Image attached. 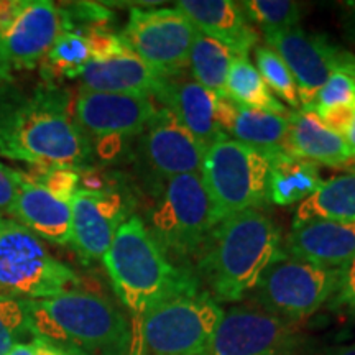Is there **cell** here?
I'll list each match as a JSON object with an SVG mask.
<instances>
[{
  "mask_svg": "<svg viewBox=\"0 0 355 355\" xmlns=\"http://www.w3.org/2000/svg\"><path fill=\"white\" fill-rule=\"evenodd\" d=\"M0 155L30 166H92L94 146L78 127L64 89L0 86Z\"/></svg>",
  "mask_w": 355,
  "mask_h": 355,
  "instance_id": "cell-1",
  "label": "cell"
},
{
  "mask_svg": "<svg viewBox=\"0 0 355 355\" xmlns=\"http://www.w3.org/2000/svg\"><path fill=\"white\" fill-rule=\"evenodd\" d=\"M283 257L282 230L261 209L222 219L196 257V278L217 303L252 295L263 273Z\"/></svg>",
  "mask_w": 355,
  "mask_h": 355,
  "instance_id": "cell-2",
  "label": "cell"
},
{
  "mask_svg": "<svg viewBox=\"0 0 355 355\" xmlns=\"http://www.w3.org/2000/svg\"><path fill=\"white\" fill-rule=\"evenodd\" d=\"M102 261L115 295L139 322L153 306L201 288L194 272L168 259L137 214L119 227Z\"/></svg>",
  "mask_w": 355,
  "mask_h": 355,
  "instance_id": "cell-3",
  "label": "cell"
},
{
  "mask_svg": "<svg viewBox=\"0 0 355 355\" xmlns=\"http://www.w3.org/2000/svg\"><path fill=\"white\" fill-rule=\"evenodd\" d=\"M26 301L33 337L74 355H135L130 322L107 298L74 290L55 298Z\"/></svg>",
  "mask_w": 355,
  "mask_h": 355,
  "instance_id": "cell-4",
  "label": "cell"
},
{
  "mask_svg": "<svg viewBox=\"0 0 355 355\" xmlns=\"http://www.w3.org/2000/svg\"><path fill=\"white\" fill-rule=\"evenodd\" d=\"M220 220L201 175H183L159 189L146 227L173 263L188 268Z\"/></svg>",
  "mask_w": 355,
  "mask_h": 355,
  "instance_id": "cell-5",
  "label": "cell"
},
{
  "mask_svg": "<svg viewBox=\"0 0 355 355\" xmlns=\"http://www.w3.org/2000/svg\"><path fill=\"white\" fill-rule=\"evenodd\" d=\"M224 309L207 291L175 296L141 316L139 339L146 355H206Z\"/></svg>",
  "mask_w": 355,
  "mask_h": 355,
  "instance_id": "cell-6",
  "label": "cell"
},
{
  "mask_svg": "<svg viewBox=\"0 0 355 355\" xmlns=\"http://www.w3.org/2000/svg\"><path fill=\"white\" fill-rule=\"evenodd\" d=\"M74 270L51 257L37 235L0 216V295L46 300L78 290Z\"/></svg>",
  "mask_w": 355,
  "mask_h": 355,
  "instance_id": "cell-7",
  "label": "cell"
},
{
  "mask_svg": "<svg viewBox=\"0 0 355 355\" xmlns=\"http://www.w3.org/2000/svg\"><path fill=\"white\" fill-rule=\"evenodd\" d=\"M201 180L220 219L270 202V158L234 139L204 152Z\"/></svg>",
  "mask_w": 355,
  "mask_h": 355,
  "instance_id": "cell-8",
  "label": "cell"
},
{
  "mask_svg": "<svg viewBox=\"0 0 355 355\" xmlns=\"http://www.w3.org/2000/svg\"><path fill=\"white\" fill-rule=\"evenodd\" d=\"M340 268L283 257L260 278L254 304L283 321L298 324L331 301L339 286Z\"/></svg>",
  "mask_w": 355,
  "mask_h": 355,
  "instance_id": "cell-9",
  "label": "cell"
},
{
  "mask_svg": "<svg viewBox=\"0 0 355 355\" xmlns=\"http://www.w3.org/2000/svg\"><path fill=\"white\" fill-rule=\"evenodd\" d=\"M198 30L178 7L130 10L121 37L146 64L168 79L183 78Z\"/></svg>",
  "mask_w": 355,
  "mask_h": 355,
  "instance_id": "cell-10",
  "label": "cell"
},
{
  "mask_svg": "<svg viewBox=\"0 0 355 355\" xmlns=\"http://www.w3.org/2000/svg\"><path fill=\"white\" fill-rule=\"evenodd\" d=\"M206 150L170 110L162 107L137 137L135 165L155 196L173 178L201 175Z\"/></svg>",
  "mask_w": 355,
  "mask_h": 355,
  "instance_id": "cell-11",
  "label": "cell"
},
{
  "mask_svg": "<svg viewBox=\"0 0 355 355\" xmlns=\"http://www.w3.org/2000/svg\"><path fill=\"white\" fill-rule=\"evenodd\" d=\"M306 345L296 324L247 303L224 313L206 355H298Z\"/></svg>",
  "mask_w": 355,
  "mask_h": 355,
  "instance_id": "cell-12",
  "label": "cell"
},
{
  "mask_svg": "<svg viewBox=\"0 0 355 355\" xmlns=\"http://www.w3.org/2000/svg\"><path fill=\"white\" fill-rule=\"evenodd\" d=\"M73 117L92 146L137 139L158 114L152 97L112 94L79 87L73 104Z\"/></svg>",
  "mask_w": 355,
  "mask_h": 355,
  "instance_id": "cell-13",
  "label": "cell"
},
{
  "mask_svg": "<svg viewBox=\"0 0 355 355\" xmlns=\"http://www.w3.org/2000/svg\"><path fill=\"white\" fill-rule=\"evenodd\" d=\"M71 243L84 263L104 259L115 234L133 216L128 191L107 184L105 188H79L71 199Z\"/></svg>",
  "mask_w": 355,
  "mask_h": 355,
  "instance_id": "cell-14",
  "label": "cell"
},
{
  "mask_svg": "<svg viewBox=\"0 0 355 355\" xmlns=\"http://www.w3.org/2000/svg\"><path fill=\"white\" fill-rule=\"evenodd\" d=\"M265 42L290 68L303 110L313 107L319 89L324 86L332 71L352 56V53L332 42L327 35L308 33L301 26L266 35Z\"/></svg>",
  "mask_w": 355,
  "mask_h": 355,
  "instance_id": "cell-15",
  "label": "cell"
},
{
  "mask_svg": "<svg viewBox=\"0 0 355 355\" xmlns=\"http://www.w3.org/2000/svg\"><path fill=\"white\" fill-rule=\"evenodd\" d=\"M157 101L196 139L204 150L230 139L235 104L191 79H168Z\"/></svg>",
  "mask_w": 355,
  "mask_h": 355,
  "instance_id": "cell-16",
  "label": "cell"
},
{
  "mask_svg": "<svg viewBox=\"0 0 355 355\" xmlns=\"http://www.w3.org/2000/svg\"><path fill=\"white\" fill-rule=\"evenodd\" d=\"M64 32L61 7L50 0H26L24 12L0 38L12 69H33Z\"/></svg>",
  "mask_w": 355,
  "mask_h": 355,
  "instance_id": "cell-17",
  "label": "cell"
},
{
  "mask_svg": "<svg viewBox=\"0 0 355 355\" xmlns=\"http://www.w3.org/2000/svg\"><path fill=\"white\" fill-rule=\"evenodd\" d=\"M283 254L309 263L343 268L355 257V220H313L291 229Z\"/></svg>",
  "mask_w": 355,
  "mask_h": 355,
  "instance_id": "cell-18",
  "label": "cell"
},
{
  "mask_svg": "<svg viewBox=\"0 0 355 355\" xmlns=\"http://www.w3.org/2000/svg\"><path fill=\"white\" fill-rule=\"evenodd\" d=\"M83 89L157 99L168 78L140 60L132 50L107 60H91L79 74Z\"/></svg>",
  "mask_w": 355,
  "mask_h": 355,
  "instance_id": "cell-19",
  "label": "cell"
},
{
  "mask_svg": "<svg viewBox=\"0 0 355 355\" xmlns=\"http://www.w3.org/2000/svg\"><path fill=\"white\" fill-rule=\"evenodd\" d=\"M176 7L193 21L198 32L229 48L235 56H248L259 46V33L232 0H181Z\"/></svg>",
  "mask_w": 355,
  "mask_h": 355,
  "instance_id": "cell-20",
  "label": "cell"
},
{
  "mask_svg": "<svg viewBox=\"0 0 355 355\" xmlns=\"http://www.w3.org/2000/svg\"><path fill=\"white\" fill-rule=\"evenodd\" d=\"M8 216L38 239L56 245L71 243V204L56 199L42 186L24 180Z\"/></svg>",
  "mask_w": 355,
  "mask_h": 355,
  "instance_id": "cell-21",
  "label": "cell"
},
{
  "mask_svg": "<svg viewBox=\"0 0 355 355\" xmlns=\"http://www.w3.org/2000/svg\"><path fill=\"white\" fill-rule=\"evenodd\" d=\"M286 153L313 165L340 168L352 165L354 158L344 137L327 127L311 110H290Z\"/></svg>",
  "mask_w": 355,
  "mask_h": 355,
  "instance_id": "cell-22",
  "label": "cell"
},
{
  "mask_svg": "<svg viewBox=\"0 0 355 355\" xmlns=\"http://www.w3.org/2000/svg\"><path fill=\"white\" fill-rule=\"evenodd\" d=\"M313 220H355V173L332 176L296 206L291 229Z\"/></svg>",
  "mask_w": 355,
  "mask_h": 355,
  "instance_id": "cell-23",
  "label": "cell"
},
{
  "mask_svg": "<svg viewBox=\"0 0 355 355\" xmlns=\"http://www.w3.org/2000/svg\"><path fill=\"white\" fill-rule=\"evenodd\" d=\"M322 184L318 166L288 153L270 157L268 201L277 206L300 204Z\"/></svg>",
  "mask_w": 355,
  "mask_h": 355,
  "instance_id": "cell-24",
  "label": "cell"
},
{
  "mask_svg": "<svg viewBox=\"0 0 355 355\" xmlns=\"http://www.w3.org/2000/svg\"><path fill=\"white\" fill-rule=\"evenodd\" d=\"M288 115L235 105L230 139L252 146L268 158L278 153H286V137L290 128Z\"/></svg>",
  "mask_w": 355,
  "mask_h": 355,
  "instance_id": "cell-25",
  "label": "cell"
},
{
  "mask_svg": "<svg viewBox=\"0 0 355 355\" xmlns=\"http://www.w3.org/2000/svg\"><path fill=\"white\" fill-rule=\"evenodd\" d=\"M225 96L232 104L242 105V107L259 109L278 115L290 114L286 105L270 91L257 66L252 64L248 56L234 58L227 81H225Z\"/></svg>",
  "mask_w": 355,
  "mask_h": 355,
  "instance_id": "cell-26",
  "label": "cell"
},
{
  "mask_svg": "<svg viewBox=\"0 0 355 355\" xmlns=\"http://www.w3.org/2000/svg\"><path fill=\"white\" fill-rule=\"evenodd\" d=\"M235 55L224 44L201 32L196 33L189 51L188 71L193 81L202 87L225 97V81Z\"/></svg>",
  "mask_w": 355,
  "mask_h": 355,
  "instance_id": "cell-27",
  "label": "cell"
},
{
  "mask_svg": "<svg viewBox=\"0 0 355 355\" xmlns=\"http://www.w3.org/2000/svg\"><path fill=\"white\" fill-rule=\"evenodd\" d=\"M91 61L87 40L76 32H64L43 58L42 74L50 84L60 78H79Z\"/></svg>",
  "mask_w": 355,
  "mask_h": 355,
  "instance_id": "cell-28",
  "label": "cell"
},
{
  "mask_svg": "<svg viewBox=\"0 0 355 355\" xmlns=\"http://www.w3.org/2000/svg\"><path fill=\"white\" fill-rule=\"evenodd\" d=\"M318 117L343 110H355V55L331 73L319 89L316 101L309 109Z\"/></svg>",
  "mask_w": 355,
  "mask_h": 355,
  "instance_id": "cell-29",
  "label": "cell"
},
{
  "mask_svg": "<svg viewBox=\"0 0 355 355\" xmlns=\"http://www.w3.org/2000/svg\"><path fill=\"white\" fill-rule=\"evenodd\" d=\"M242 12L252 25H257L263 35L282 33L300 26L301 7L290 0H245L239 2Z\"/></svg>",
  "mask_w": 355,
  "mask_h": 355,
  "instance_id": "cell-30",
  "label": "cell"
},
{
  "mask_svg": "<svg viewBox=\"0 0 355 355\" xmlns=\"http://www.w3.org/2000/svg\"><path fill=\"white\" fill-rule=\"evenodd\" d=\"M257 69L263 78L270 91L277 96V99L286 102L295 110L301 109L298 87L293 78L290 68H288L282 56L278 55L268 44H259L255 48Z\"/></svg>",
  "mask_w": 355,
  "mask_h": 355,
  "instance_id": "cell-31",
  "label": "cell"
},
{
  "mask_svg": "<svg viewBox=\"0 0 355 355\" xmlns=\"http://www.w3.org/2000/svg\"><path fill=\"white\" fill-rule=\"evenodd\" d=\"M32 337L28 301L0 295V355H7L13 345Z\"/></svg>",
  "mask_w": 355,
  "mask_h": 355,
  "instance_id": "cell-32",
  "label": "cell"
},
{
  "mask_svg": "<svg viewBox=\"0 0 355 355\" xmlns=\"http://www.w3.org/2000/svg\"><path fill=\"white\" fill-rule=\"evenodd\" d=\"M30 183L42 186L63 202H69L81 188V175L78 170L63 166H32V173L25 175Z\"/></svg>",
  "mask_w": 355,
  "mask_h": 355,
  "instance_id": "cell-33",
  "label": "cell"
},
{
  "mask_svg": "<svg viewBox=\"0 0 355 355\" xmlns=\"http://www.w3.org/2000/svg\"><path fill=\"white\" fill-rule=\"evenodd\" d=\"M87 40L89 51H91V60H107L122 55L130 50L123 42L121 35L109 32L107 28H94L84 33Z\"/></svg>",
  "mask_w": 355,
  "mask_h": 355,
  "instance_id": "cell-34",
  "label": "cell"
},
{
  "mask_svg": "<svg viewBox=\"0 0 355 355\" xmlns=\"http://www.w3.org/2000/svg\"><path fill=\"white\" fill-rule=\"evenodd\" d=\"M327 304L355 321V257L340 268L339 286Z\"/></svg>",
  "mask_w": 355,
  "mask_h": 355,
  "instance_id": "cell-35",
  "label": "cell"
},
{
  "mask_svg": "<svg viewBox=\"0 0 355 355\" xmlns=\"http://www.w3.org/2000/svg\"><path fill=\"white\" fill-rule=\"evenodd\" d=\"M25 175L0 163V216L8 214Z\"/></svg>",
  "mask_w": 355,
  "mask_h": 355,
  "instance_id": "cell-36",
  "label": "cell"
},
{
  "mask_svg": "<svg viewBox=\"0 0 355 355\" xmlns=\"http://www.w3.org/2000/svg\"><path fill=\"white\" fill-rule=\"evenodd\" d=\"M25 6L26 0H0V37L19 19Z\"/></svg>",
  "mask_w": 355,
  "mask_h": 355,
  "instance_id": "cell-37",
  "label": "cell"
},
{
  "mask_svg": "<svg viewBox=\"0 0 355 355\" xmlns=\"http://www.w3.org/2000/svg\"><path fill=\"white\" fill-rule=\"evenodd\" d=\"M30 344H32V355H74L69 350L61 347V345L40 339V337H33Z\"/></svg>",
  "mask_w": 355,
  "mask_h": 355,
  "instance_id": "cell-38",
  "label": "cell"
},
{
  "mask_svg": "<svg viewBox=\"0 0 355 355\" xmlns=\"http://www.w3.org/2000/svg\"><path fill=\"white\" fill-rule=\"evenodd\" d=\"M306 347L298 355H355V343L331 345V347H324L319 350H308Z\"/></svg>",
  "mask_w": 355,
  "mask_h": 355,
  "instance_id": "cell-39",
  "label": "cell"
},
{
  "mask_svg": "<svg viewBox=\"0 0 355 355\" xmlns=\"http://www.w3.org/2000/svg\"><path fill=\"white\" fill-rule=\"evenodd\" d=\"M12 64L8 60L6 48H3L2 38H0V86L12 83Z\"/></svg>",
  "mask_w": 355,
  "mask_h": 355,
  "instance_id": "cell-40",
  "label": "cell"
},
{
  "mask_svg": "<svg viewBox=\"0 0 355 355\" xmlns=\"http://www.w3.org/2000/svg\"><path fill=\"white\" fill-rule=\"evenodd\" d=\"M343 6V21L344 28L349 37L355 40V2H344Z\"/></svg>",
  "mask_w": 355,
  "mask_h": 355,
  "instance_id": "cell-41",
  "label": "cell"
},
{
  "mask_svg": "<svg viewBox=\"0 0 355 355\" xmlns=\"http://www.w3.org/2000/svg\"><path fill=\"white\" fill-rule=\"evenodd\" d=\"M343 137H344L345 144H347V146H349L350 155H352L354 163H355V110H354L352 119H350L347 128H345V130H344V135Z\"/></svg>",
  "mask_w": 355,
  "mask_h": 355,
  "instance_id": "cell-42",
  "label": "cell"
},
{
  "mask_svg": "<svg viewBox=\"0 0 355 355\" xmlns=\"http://www.w3.org/2000/svg\"><path fill=\"white\" fill-rule=\"evenodd\" d=\"M7 355H32V344L21 343V344L13 345L12 350Z\"/></svg>",
  "mask_w": 355,
  "mask_h": 355,
  "instance_id": "cell-43",
  "label": "cell"
},
{
  "mask_svg": "<svg viewBox=\"0 0 355 355\" xmlns=\"http://www.w3.org/2000/svg\"><path fill=\"white\" fill-rule=\"evenodd\" d=\"M347 171H350V173H355V163H352V165H349V166H347Z\"/></svg>",
  "mask_w": 355,
  "mask_h": 355,
  "instance_id": "cell-44",
  "label": "cell"
}]
</instances>
